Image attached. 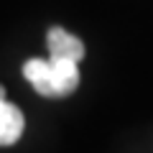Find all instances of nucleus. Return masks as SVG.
I'll use <instances>...</instances> for the list:
<instances>
[{
	"label": "nucleus",
	"mask_w": 153,
	"mask_h": 153,
	"mask_svg": "<svg viewBox=\"0 0 153 153\" xmlns=\"http://www.w3.org/2000/svg\"><path fill=\"white\" fill-rule=\"evenodd\" d=\"M23 76L44 97H66L79 84L76 61L54 59V56L51 59H28L23 66Z\"/></svg>",
	"instance_id": "1"
},
{
	"label": "nucleus",
	"mask_w": 153,
	"mask_h": 153,
	"mask_svg": "<svg viewBox=\"0 0 153 153\" xmlns=\"http://www.w3.org/2000/svg\"><path fill=\"white\" fill-rule=\"evenodd\" d=\"M46 44H49V54L54 56V59H69V61H76V64H79L82 56H84V44L74 36V33L64 31V28H59V26H54L49 31Z\"/></svg>",
	"instance_id": "2"
},
{
	"label": "nucleus",
	"mask_w": 153,
	"mask_h": 153,
	"mask_svg": "<svg viewBox=\"0 0 153 153\" xmlns=\"http://www.w3.org/2000/svg\"><path fill=\"white\" fill-rule=\"evenodd\" d=\"M23 133V112L8 102L0 87V146H13Z\"/></svg>",
	"instance_id": "3"
}]
</instances>
